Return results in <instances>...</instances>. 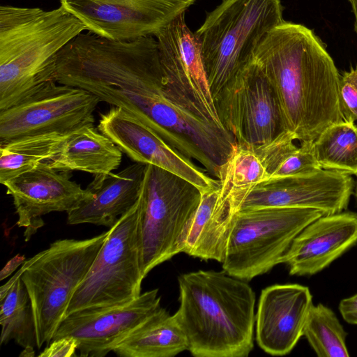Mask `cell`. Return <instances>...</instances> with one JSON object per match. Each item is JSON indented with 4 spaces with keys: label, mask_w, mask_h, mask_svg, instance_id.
I'll return each instance as SVG.
<instances>
[{
    "label": "cell",
    "mask_w": 357,
    "mask_h": 357,
    "mask_svg": "<svg viewBox=\"0 0 357 357\" xmlns=\"http://www.w3.org/2000/svg\"><path fill=\"white\" fill-rule=\"evenodd\" d=\"M295 140L294 135L287 131L266 144L253 147L266 168L268 180L310 174L322 169L312 144L298 146Z\"/></svg>",
    "instance_id": "cell-24"
},
{
    "label": "cell",
    "mask_w": 357,
    "mask_h": 357,
    "mask_svg": "<svg viewBox=\"0 0 357 357\" xmlns=\"http://www.w3.org/2000/svg\"><path fill=\"white\" fill-rule=\"evenodd\" d=\"M246 280L225 271L190 272L178 278L174 314L196 357H246L252 351L255 294Z\"/></svg>",
    "instance_id": "cell-3"
},
{
    "label": "cell",
    "mask_w": 357,
    "mask_h": 357,
    "mask_svg": "<svg viewBox=\"0 0 357 357\" xmlns=\"http://www.w3.org/2000/svg\"><path fill=\"white\" fill-rule=\"evenodd\" d=\"M109 231L82 240H57L25 261L21 278L32 306L38 349L52 341Z\"/></svg>",
    "instance_id": "cell-6"
},
{
    "label": "cell",
    "mask_w": 357,
    "mask_h": 357,
    "mask_svg": "<svg viewBox=\"0 0 357 357\" xmlns=\"http://www.w3.org/2000/svg\"><path fill=\"white\" fill-rule=\"evenodd\" d=\"M24 269L25 264L24 263L20 268L11 277V278L6 284L1 287L0 301H1L6 296L15 282L22 276Z\"/></svg>",
    "instance_id": "cell-34"
},
{
    "label": "cell",
    "mask_w": 357,
    "mask_h": 357,
    "mask_svg": "<svg viewBox=\"0 0 357 357\" xmlns=\"http://www.w3.org/2000/svg\"><path fill=\"white\" fill-rule=\"evenodd\" d=\"M349 1L351 2L352 10L355 17L354 29L357 33V0H351Z\"/></svg>",
    "instance_id": "cell-35"
},
{
    "label": "cell",
    "mask_w": 357,
    "mask_h": 357,
    "mask_svg": "<svg viewBox=\"0 0 357 357\" xmlns=\"http://www.w3.org/2000/svg\"><path fill=\"white\" fill-rule=\"evenodd\" d=\"M160 59L167 78L220 129L222 124L212 95L199 43L185 23V13L158 32Z\"/></svg>",
    "instance_id": "cell-17"
},
{
    "label": "cell",
    "mask_w": 357,
    "mask_h": 357,
    "mask_svg": "<svg viewBox=\"0 0 357 357\" xmlns=\"http://www.w3.org/2000/svg\"><path fill=\"white\" fill-rule=\"evenodd\" d=\"M355 196H356V197L357 199V183H356V185Z\"/></svg>",
    "instance_id": "cell-36"
},
{
    "label": "cell",
    "mask_w": 357,
    "mask_h": 357,
    "mask_svg": "<svg viewBox=\"0 0 357 357\" xmlns=\"http://www.w3.org/2000/svg\"><path fill=\"white\" fill-rule=\"evenodd\" d=\"M312 296L307 287L276 284L264 289L255 314L256 340L272 356L291 351L302 335Z\"/></svg>",
    "instance_id": "cell-18"
},
{
    "label": "cell",
    "mask_w": 357,
    "mask_h": 357,
    "mask_svg": "<svg viewBox=\"0 0 357 357\" xmlns=\"http://www.w3.org/2000/svg\"><path fill=\"white\" fill-rule=\"evenodd\" d=\"M324 169L357 175V125L342 121L326 128L312 144Z\"/></svg>",
    "instance_id": "cell-27"
},
{
    "label": "cell",
    "mask_w": 357,
    "mask_h": 357,
    "mask_svg": "<svg viewBox=\"0 0 357 357\" xmlns=\"http://www.w3.org/2000/svg\"><path fill=\"white\" fill-rule=\"evenodd\" d=\"M324 215L317 209L286 207L233 212L227 228L223 271L246 281L267 273L282 263L294 238Z\"/></svg>",
    "instance_id": "cell-7"
},
{
    "label": "cell",
    "mask_w": 357,
    "mask_h": 357,
    "mask_svg": "<svg viewBox=\"0 0 357 357\" xmlns=\"http://www.w3.org/2000/svg\"><path fill=\"white\" fill-rule=\"evenodd\" d=\"M339 310L344 321L357 325V294L342 300Z\"/></svg>",
    "instance_id": "cell-32"
},
{
    "label": "cell",
    "mask_w": 357,
    "mask_h": 357,
    "mask_svg": "<svg viewBox=\"0 0 357 357\" xmlns=\"http://www.w3.org/2000/svg\"><path fill=\"white\" fill-rule=\"evenodd\" d=\"M85 30L61 6L50 10L1 6L0 111L55 82L58 53Z\"/></svg>",
    "instance_id": "cell-4"
},
{
    "label": "cell",
    "mask_w": 357,
    "mask_h": 357,
    "mask_svg": "<svg viewBox=\"0 0 357 357\" xmlns=\"http://www.w3.org/2000/svg\"><path fill=\"white\" fill-rule=\"evenodd\" d=\"M98 129L135 162L153 165L194 184L203 192L220 181L166 143L123 109L113 106L101 114Z\"/></svg>",
    "instance_id": "cell-16"
},
{
    "label": "cell",
    "mask_w": 357,
    "mask_h": 357,
    "mask_svg": "<svg viewBox=\"0 0 357 357\" xmlns=\"http://www.w3.org/2000/svg\"><path fill=\"white\" fill-rule=\"evenodd\" d=\"M145 167V164L135 162L116 174L94 175L86 188L93 198L67 213L68 224L113 227L137 202Z\"/></svg>",
    "instance_id": "cell-20"
},
{
    "label": "cell",
    "mask_w": 357,
    "mask_h": 357,
    "mask_svg": "<svg viewBox=\"0 0 357 357\" xmlns=\"http://www.w3.org/2000/svg\"><path fill=\"white\" fill-rule=\"evenodd\" d=\"M357 243V213L324 215L307 225L284 255L290 275L320 272Z\"/></svg>",
    "instance_id": "cell-19"
},
{
    "label": "cell",
    "mask_w": 357,
    "mask_h": 357,
    "mask_svg": "<svg viewBox=\"0 0 357 357\" xmlns=\"http://www.w3.org/2000/svg\"><path fill=\"white\" fill-rule=\"evenodd\" d=\"M349 1H351V0H349Z\"/></svg>",
    "instance_id": "cell-37"
},
{
    "label": "cell",
    "mask_w": 357,
    "mask_h": 357,
    "mask_svg": "<svg viewBox=\"0 0 357 357\" xmlns=\"http://www.w3.org/2000/svg\"><path fill=\"white\" fill-rule=\"evenodd\" d=\"M70 171L50 167L45 162L6 181L3 185L13 200L19 227L30 240L45 222L42 216L52 212H66L93 198L87 189L72 181Z\"/></svg>",
    "instance_id": "cell-15"
},
{
    "label": "cell",
    "mask_w": 357,
    "mask_h": 357,
    "mask_svg": "<svg viewBox=\"0 0 357 357\" xmlns=\"http://www.w3.org/2000/svg\"><path fill=\"white\" fill-rule=\"evenodd\" d=\"M54 80L123 109L177 150L206 128L198 107L166 77L153 36L116 40L82 32L58 53Z\"/></svg>",
    "instance_id": "cell-1"
},
{
    "label": "cell",
    "mask_w": 357,
    "mask_h": 357,
    "mask_svg": "<svg viewBox=\"0 0 357 357\" xmlns=\"http://www.w3.org/2000/svg\"><path fill=\"white\" fill-rule=\"evenodd\" d=\"M137 202L115 225L87 275L77 287L66 316L85 309L132 302L141 293L142 271Z\"/></svg>",
    "instance_id": "cell-9"
},
{
    "label": "cell",
    "mask_w": 357,
    "mask_h": 357,
    "mask_svg": "<svg viewBox=\"0 0 357 357\" xmlns=\"http://www.w3.org/2000/svg\"><path fill=\"white\" fill-rule=\"evenodd\" d=\"M99 98L77 87L50 82L34 94L0 111V145L24 137L69 135L93 125Z\"/></svg>",
    "instance_id": "cell-11"
},
{
    "label": "cell",
    "mask_w": 357,
    "mask_h": 357,
    "mask_svg": "<svg viewBox=\"0 0 357 357\" xmlns=\"http://www.w3.org/2000/svg\"><path fill=\"white\" fill-rule=\"evenodd\" d=\"M268 179L266 168L254 149L236 142L218 177L222 190L229 197L243 194Z\"/></svg>",
    "instance_id": "cell-28"
},
{
    "label": "cell",
    "mask_w": 357,
    "mask_h": 357,
    "mask_svg": "<svg viewBox=\"0 0 357 357\" xmlns=\"http://www.w3.org/2000/svg\"><path fill=\"white\" fill-rule=\"evenodd\" d=\"M350 174L329 169L270 179L229 197L233 212L266 207L313 208L325 215L347 208L354 189Z\"/></svg>",
    "instance_id": "cell-13"
},
{
    "label": "cell",
    "mask_w": 357,
    "mask_h": 357,
    "mask_svg": "<svg viewBox=\"0 0 357 357\" xmlns=\"http://www.w3.org/2000/svg\"><path fill=\"white\" fill-rule=\"evenodd\" d=\"M69 135H35L0 145V183L3 185L55 156Z\"/></svg>",
    "instance_id": "cell-26"
},
{
    "label": "cell",
    "mask_w": 357,
    "mask_h": 357,
    "mask_svg": "<svg viewBox=\"0 0 357 357\" xmlns=\"http://www.w3.org/2000/svg\"><path fill=\"white\" fill-rule=\"evenodd\" d=\"M160 307L154 289L123 305L75 312L65 317L52 340L73 337L80 356L104 357Z\"/></svg>",
    "instance_id": "cell-14"
},
{
    "label": "cell",
    "mask_w": 357,
    "mask_h": 357,
    "mask_svg": "<svg viewBox=\"0 0 357 357\" xmlns=\"http://www.w3.org/2000/svg\"><path fill=\"white\" fill-rule=\"evenodd\" d=\"M196 0H59L86 30L116 40L155 36Z\"/></svg>",
    "instance_id": "cell-12"
},
{
    "label": "cell",
    "mask_w": 357,
    "mask_h": 357,
    "mask_svg": "<svg viewBox=\"0 0 357 357\" xmlns=\"http://www.w3.org/2000/svg\"><path fill=\"white\" fill-rule=\"evenodd\" d=\"M1 344L10 340L23 348L20 356H33L37 347L35 321L26 288L20 277L0 301Z\"/></svg>",
    "instance_id": "cell-25"
},
{
    "label": "cell",
    "mask_w": 357,
    "mask_h": 357,
    "mask_svg": "<svg viewBox=\"0 0 357 357\" xmlns=\"http://www.w3.org/2000/svg\"><path fill=\"white\" fill-rule=\"evenodd\" d=\"M122 154L108 137L93 125H87L70 133L58 153L45 162L55 169L96 175L116 169Z\"/></svg>",
    "instance_id": "cell-22"
},
{
    "label": "cell",
    "mask_w": 357,
    "mask_h": 357,
    "mask_svg": "<svg viewBox=\"0 0 357 357\" xmlns=\"http://www.w3.org/2000/svg\"><path fill=\"white\" fill-rule=\"evenodd\" d=\"M303 335L319 357H348L347 333L337 316L321 303L311 307Z\"/></svg>",
    "instance_id": "cell-29"
},
{
    "label": "cell",
    "mask_w": 357,
    "mask_h": 357,
    "mask_svg": "<svg viewBox=\"0 0 357 357\" xmlns=\"http://www.w3.org/2000/svg\"><path fill=\"white\" fill-rule=\"evenodd\" d=\"M202 198L192 183L146 165L137 201L142 275L181 252L186 231Z\"/></svg>",
    "instance_id": "cell-8"
},
{
    "label": "cell",
    "mask_w": 357,
    "mask_h": 357,
    "mask_svg": "<svg viewBox=\"0 0 357 357\" xmlns=\"http://www.w3.org/2000/svg\"><path fill=\"white\" fill-rule=\"evenodd\" d=\"M26 260L24 255L18 254L10 259L0 272V280H3L10 275L19 266Z\"/></svg>",
    "instance_id": "cell-33"
},
{
    "label": "cell",
    "mask_w": 357,
    "mask_h": 357,
    "mask_svg": "<svg viewBox=\"0 0 357 357\" xmlns=\"http://www.w3.org/2000/svg\"><path fill=\"white\" fill-rule=\"evenodd\" d=\"M232 208L220 186L202 192V198L186 231L181 252L221 263Z\"/></svg>",
    "instance_id": "cell-21"
},
{
    "label": "cell",
    "mask_w": 357,
    "mask_h": 357,
    "mask_svg": "<svg viewBox=\"0 0 357 357\" xmlns=\"http://www.w3.org/2000/svg\"><path fill=\"white\" fill-rule=\"evenodd\" d=\"M340 96L342 111L346 121H357V68L340 75Z\"/></svg>",
    "instance_id": "cell-30"
},
{
    "label": "cell",
    "mask_w": 357,
    "mask_h": 357,
    "mask_svg": "<svg viewBox=\"0 0 357 357\" xmlns=\"http://www.w3.org/2000/svg\"><path fill=\"white\" fill-rule=\"evenodd\" d=\"M284 22L281 0H222L207 13L195 35L214 100L268 32Z\"/></svg>",
    "instance_id": "cell-5"
},
{
    "label": "cell",
    "mask_w": 357,
    "mask_h": 357,
    "mask_svg": "<svg viewBox=\"0 0 357 357\" xmlns=\"http://www.w3.org/2000/svg\"><path fill=\"white\" fill-rule=\"evenodd\" d=\"M188 350L187 337L174 315L160 307L114 349L122 357H172Z\"/></svg>",
    "instance_id": "cell-23"
},
{
    "label": "cell",
    "mask_w": 357,
    "mask_h": 357,
    "mask_svg": "<svg viewBox=\"0 0 357 357\" xmlns=\"http://www.w3.org/2000/svg\"><path fill=\"white\" fill-rule=\"evenodd\" d=\"M273 89L286 128L312 144L330 126L344 121L340 75L312 30L284 22L268 32L252 60Z\"/></svg>",
    "instance_id": "cell-2"
},
{
    "label": "cell",
    "mask_w": 357,
    "mask_h": 357,
    "mask_svg": "<svg viewBox=\"0 0 357 357\" xmlns=\"http://www.w3.org/2000/svg\"><path fill=\"white\" fill-rule=\"evenodd\" d=\"M78 344L70 336L52 340L45 349L39 354L40 357H71L76 356Z\"/></svg>",
    "instance_id": "cell-31"
},
{
    "label": "cell",
    "mask_w": 357,
    "mask_h": 357,
    "mask_svg": "<svg viewBox=\"0 0 357 357\" xmlns=\"http://www.w3.org/2000/svg\"><path fill=\"white\" fill-rule=\"evenodd\" d=\"M215 103L222 126L240 145L257 147L288 131L273 89L252 61L223 87Z\"/></svg>",
    "instance_id": "cell-10"
}]
</instances>
